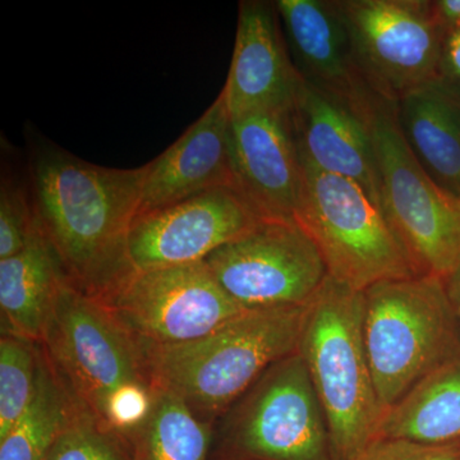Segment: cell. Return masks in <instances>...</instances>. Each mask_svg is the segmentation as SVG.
Masks as SVG:
<instances>
[{"instance_id":"obj_17","label":"cell","mask_w":460,"mask_h":460,"mask_svg":"<svg viewBox=\"0 0 460 460\" xmlns=\"http://www.w3.org/2000/svg\"><path fill=\"white\" fill-rule=\"evenodd\" d=\"M222 186L237 183L233 171L232 118L220 93L180 140L148 164L137 215Z\"/></svg>"},{"instance_id":"obj_4","label":"cell","mask_w":460,"mask_h":460,"mask_svg":"<svg viewBox=\"0 0 460 460\" xmlns=\"http://www.w3.org/2000/svg\"><path fill=\"white\" fill-rule=\"evenodd\" d=\"M298 354L325 414L334 460L377 438L385 411L363 339V296L328 277L307 305Z\"/></svg>"},{"instance_id":"obj_22","label":"cell","mask_w":460,"mask_h":460,"mask_svg":"<svg viewBox=\"0 0 460 460\" xmlns=\"http://www.w3.org/2000/svg\"><path fill=\"white\" fill-rule=\"evenodd\" d=\"M214 426L181 399L156 390L153 410L129 438L133 460H213Z\"/></svg>"},{"instance_id":"obj_16","label":"cell","mask_w":460,"mask_h":460,"mask_svg":"<svg viewBox=\"0 0 460 460\" xmlns=\"http://www.w3.org/2000/svg\"><path fill=\"white\" fill-rule=\"evenodd\" d=\"M274 4L302 80L367 111L377 96L357 68L337 0H278Z\"/></svg>"},{"instance_id":"obj_26","label":"cell","mask_w":460,"mask_h":460,"mask_svg":"<svg viewBox=\"0 0 460 460\" xmlns=\"http://www.w3.org/2000/svg\"><path fill=\"white\" fill-rule=\"evenodd\" d=\"M348 460H460V441L425 445L395 438H376Z\"/></svg>"},{"instance_id":"obj_18","label":"cell","mask_w":460,"mask_h":460,"mask_svg":"<svg viewBox=\"0 0 460 460\" xmlns=\"http://www.w3.org/2000/svg\"><path fill=\"white\" fill-rule=\"evenodd\" d=\"M395 113L420 166L460 199V87L438 78L396 102Z\"/></svg>"},{"instance_id":"obj_29","label":"cell","mask_w":460,"mask_h":460,"mask_svg":"<svg viewBox=\"0 0 460 460\" xmlns=\"http://www.w3.org/2000/svg\"><path fill=\"white\" fill-rule=\"evenodd\" d=\"M441 280L460 326V257Z\"/></svg>"},{"instance_id":"obj_13","label":"cell","mask_w":460,"mask_h":460,"mask_svg":"<svg viewBox=\"0 0 460 460\" xmlns=\"http://www.w3.org/2000/svg\"><path fill=\"white\" fill-rule=\"evenodd\" d=\"M370 109L358 111L301 78L290 119L302 163L357 181L381 208Z\"/></svg>"},{"instance_id":"obj_1","label":"cell","mask_w":460,"mask_h":460,"mask_svg":"<svg viewBox=\"0 0 460 460\" xmlns=\"http://www.w3.org/2000/svg\"><path fill=\"white\" fill-rule=\"evenodd\" d=\"M148 164H91L49 142L33 148L31 198L39 228L72 286L102 299L135 272L128 237L140 208Z\"/></svg>"},{"instance_id":"obj_24","label":"cell","mask_w":460,"mask_h":460,"mask_svg":"<svg viewBox=\"0 0 460 460\" xmlns=\"http://www.w3.org/2000/svg\"><path fill=\"white\" fill-rule=\"evenodd\" d=\"M47 460H133L132 445L80 402Z\"/></svg>"},{"instance_id":"obj_10","label":"cell","mask_w":460,"mask_h":460,"mask_svg":"<svg viewBox=\"0 0 460 460\" xmlns=\"http://www.w3.org/2000/svg\"><path fill=\"white\" fill-rule=\"evenodd\" d=\"M98 302L137 343L151 345L189 343L246 313L205 262L135 270Z\"/></svg>"},{"instance_id":"obj_9","label":"cell","mask_w":460,"mask_h":460,"mask_svg":"<svg viewBox=\"0 0 460 460\" xmlns=\"http://www.w3.org/2000/svg\"><path fill=\"white\" fill-rule=\"evenodd\" d=\"M357 68L377 98L401 102L440 78L445 31L425 0H337Z\"/></svg>"},{"instance_id":"obj_20","label":"cell","mask_w":460,"mask_h":460,"mask_svg":"<svg viewBox=\"0 0 460 460\" xmlns=\"http://www.w3.org/2000/svg\"><path fill=\"white\" fill-rule=\"evenodd\" d=\"M376 438L425 445L460 441V353L420 380L386 411Z\"/></svg>"},{"instance_id":"obj_14","label":"cell","mask_w":460,"mask_h":460,"mask_svg":"<svg viewBox=\"0 0 460 460\" xmlns=\"http://www.w3.org/2000/svg\"><path fill=\"white\" fill-rule=\"evenodd\" d=\"M299 81L274 3L242 2L228 80L222 90L230 118L290 111Z\"/></svg>"},{"instance_id":"obj_3","label":"cell","mask_w":460,"mask_h":460,"mask_svg":"<svg viewBox=\"0 0 460 460\" xmlns=\"http://www.w3.org/2000/svg\"><path fill=\"white\" fill-rule=\"evenodd\" d=\"M75 399L108 428L131 438L156 390L137 341L93 296L66 280L40 343Z\"/></svg>"},{"instance_id":"obj_21","label":"cell","mask_w":460,"mask_h":460,"mask_svg":"<svg viewBox=\"0 0 460 460\" xmlns=\"http://www.w3.org/2000/svg\"><path fill=\"white\" fill-rule=\"evenodd\" d=\"M78 404L80 402L40 344L39 377L32 401L11 431L0 438V460H47Z\"/></svg>"},{"instance_id":"obj_6","label":"cell","mask_w":460,"mask_h":460,"mask_svg":"<svg viewBox=\"0 0 460 460\" xmlns=\"http://www.w3.org/2000/svg\"><path fill=\"white\" fill-rule=\"evenodd\" d=\"M302 168L295 222L319 250L329 278L362 293L381 281L417 277L385 214L362 186L305 163Z\"/></svg>"},{"instance_id":"obj_7","label":"cell","mask_w":460,"mask_h":460,"mask_svg":"<svg viewBox=\"0 0 460 460\" xmlns=\"http://www.w3.org/2000/svg\"><path fill=\"white\" fill-rule=\"evenodd\" d=\"M213 460H334L325 414L298 353L272 365L215 422Z\"/></svg>"},{"instance_id":"obj_2","label":"cell","mask_w":460,"mask_h":460,"mask_svg":"<svg viewBox=\"0 0 460 460\" xmlns=\"http://www.w3.org/2000/svg\"><path fill=\"white\" fill-rule=\"evenodd\" d=\"M307 305L246 311L189 343H137L148 378L215 425L272 365L298 353Z\"/></svg>"},{"instance_id":"obj_28","label":"cell","mask_w":460,"mask_h":460,"mask_svg":"<svg viewBox=\"0 0 460 460\" xmlns=\"http://www.w3.org/2000/svg\"><path fill=\"white\" fill-rule=\"evenodd\" d=\"M431 3L435 16L445 32L460 26V0H438Z\"/></svg>"},{"instance_id":"obj_25","label":"cell","mask_w":460,"mask_h":460,"mask_svg":"<svg viewBox=\"0 0 460 460\" xmlns=\"http://www.w3.org/2000/svg\"><path fill=\"white\" fill-rule=\"evenodd\" d=\"M31 192L3 178L0 187V260L21 252L38 234Z\"/></svg>"},{"instance_id":"obj_12","label":"cell","mask_w":460,"mask_h":460,"mask_svg":"<svg viewBox=\"0 0 460 460\" xmlns=\"http://www.w3.org/2000/svg\"><path fill=\"white\" fill-rule=\"evenodd\" d=\"M263 219L237 186L217 187L137 215L129 232V260L136 270L204 262Z\"/></svg>"},{"instance_id":"obj_11","label":"cell","mask_w":460,"mask_h":460,"mask_svg":"<svg viewBox=\"0 0 460 460\" xmlns=\"http://www.w3.org/2000/svg\"><path fill=\"white\" fill-rule=\"evenodd\" d=\"M204 262L246 311L308 305L328 279L319 250L295 220L263 219Z\"/></svg>"},{"instance_id":"obj_27","label":"cell","mask_w":460,"mask_h":460,"mask_svg":"<svg viewBox=\"0 0 460 460\" xmlns=\"http://www.w3.org/2000/svg\"><path fill=\"white\" fill-rule=\"evenodd\" d=\"M440 78L460 87V26L445 32L441 49Z\"/></svg>"},{"instance_id":"obj_15","label":"cell","mask_w":460,"mask_h":460,"mask_svg":"<svg viewBox=\"0 0 460 460\" xmlns=\"http://www.w3.org/2000/svg\"><path fill=\"white\" fill-rule=\"evenodd\" d=\"M235 183L265 219L295 220L304 168L290 111H259L232 119Z\"/></svg>"},{"instance_id":"obj_5","label":"cell","mask_w":460,"mask_h":460,"mask_svg":"<svg viewBox=\"0 0 460 460\" xmlns=\"http://www.w3.org/2000/svg\"><path fill=\"white\" fill-rule=\"evenodd\" d=\"M362 296L366 352L386 413L460 353V326L440 277L381 281Z\"/></svg>"},{"instance_id":"obj_23","label":"cell","mask_w":460,"mask_h":460,"mask_svg":"<svg viewBox=\"0 0 460 460\" xmlns=\"http://www.w3.org/2000/svg\"><path fill=\"white\" fill-rule=\"evenodd\" d=\"M40 344L17 335L0 337V438L11 431L35 393Z\"/></svg>"},{"instance_id":"obj_19","label":"cell","mask_w":460,"mask_h":460,"mask_svg":"<svg viewBox=\"0 0 460 460\" xmlns=\"http://www.w3.org/2000/svg\"><path fill=\"white\" fill-rule=\"evenodd\" d=\"M66 280L62 262L41 230L21 252L0 260L2 332L42 343Z\"/></svg>"},{"instance_id":"obj_8","label":"cell","mask_w":460,"mask_h":460,"mask_svg":"<svg viewBox=\"0 0 460 460\" xmlns=\"http://www.w3.org/2000/svg\"><path fill=\"white\" fill-rule=\"evenodd\" d=\"M368 120L387 222L416 274L443 278L460 257V199L438 187L414 157L395 104L375 99Z\"/></svg>"}]
</instances>
